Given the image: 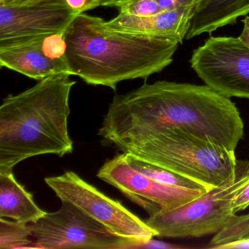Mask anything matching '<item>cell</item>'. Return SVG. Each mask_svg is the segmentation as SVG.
Returning a JSON list of instances; mask_svg holds the SVG:
<instances>
[{
  "instance_id": "1",
  "label": "cell",
  "mask_w": 249,
  "mask_h": 249,
  "mask_svg": "<svg viewBox=\"0 0 249 249\" xmlns=\"http://www.w3.org/2000/svg\"><path fill=\"white\" fill-rule=\"evenodd\" d=\"M165 128H180L235 151L244 123L230 98L208 86L157 81L124 94L109 106L98 135L116 146Z\"/></svg>"
},
{
  "instance_id": "2",
  "label": "cell",
  "mask_w": 249,
  "mask_h": 249,
  "mask_svg": "<svg viewBox=\"0 0 249 249\" xmlns=\"http://www.w3.org/2000/svg\"><path fill=\"white\" fill-rule=\"evenodd\" d=\"M71 75L116 91L119 83L146 79L173 62L176 39L112 30L99 17L77 15L65 32Z\"/></svg>"
},
{
  "instance_id": "3",
  "label": "cell",
  "mask_w": 249,
  "mask_h": 249,
  "mask_svg": "<svg viewBox=\"0 0 249 249\" xmlns=\"http://www.w3.org/2000/svg\"><path fill=\"white\" fill-rule=\"evenodd\" d=\"M66 73L52 75L17 94L0 107V173L32 157L71 154L68 132L70 95L76 84Z\"/></svg>"
},
{
  "instance_id": "4",
  "label": "cell",
  "mask_w": 249,
  "mask_h": 249,
  "mask_svg": "<svg viewBox=\"0 0 249 249\" xmlns=\"http://www.w3.org/2000/svg\"><path fill=\"white\" fill-rule=\"evenodd\" d=\"M116 147L187 178L208 191L224 184L236 173L234 151L180 128H165Z\"/></svg>"
},
{
  "instance_id": "5",
  "label": "cell",
  "mask_w": 249,
  "mask_h": 249,
  "mask_svg": "<svg viewBox=\"0 0 249 249\" xmlns=\"http://www.w3.org/2000/svg\"><path fill=\"white\" fill-rule=\"evenodd\" d=\"M249 183V160L237 161L235 175L224 184L182 206L151 215L145 222L160 237L183 238L215 234L234 214V198Z\"/></svg>"
},
{
  "instance_id": "6",
  "label": "cell",
  "mask_w": 249,
  "mask_h": 249,
  "mask_svg": "<svg viewBox=\"0 0 249 249\" xmlns=\"http://www.w3.org/2000/svg\"><path fill=\"white\" fill-rule=\"evenodd\" d=\"M45 182L62 202L76 207L117 235L141 241L158 236L145 221L74 172L46 178Z\"/></svg>"
},
{
  "instance_id": "7",
  "label": "cell",
  "mask_w": 249,
  "mask_h": 249,
  "mask_svg": "<svg viewBox=\"0 0 249 249\" xmlns=\"http://www.w3.org/2000/svg\"><path fill=\"white\" fill-rule=\"evenodd\" d=\"M62 203L60 209L30 224L33 249H132L138 241L117 235L76 207Z\"/></svg>"
},
{
  "instance_id": "8",
  "label": "cell",
  "mask_w": 249,
  "mask_h": 249,
  "mask_svg": "<svg viewBox=\"0 0 249 249\" xmlns=\"http://www.w3.org/2000/svg\"><path fill=\"white\" fill-rule=\"evenodd\" d=\"M190 64L218 94L249 100V46L240 37H210L194 51Z\"/></svg>"
},
{
  "instance_id": "9",
  "label": "cell",
  "mask_w": 249,
  "mask_h": 249,
  "mask_svg": "<svg viewBox=\"0 0 249 249\" xmlns=\"http://www.w3.org/2000/svg\"><path fill=\"white\" fill-rule=\"evenodd\" d=\"M76 16L66 0H0V47L65 31Z\"/></svg>"
},
{
  "instance_id": "10",
  "label": "cell",
  "mask_w": 249,
  "mask_h": 249,
  "mask_svg": "<svg viewBox=\"0 0 249 249\" xmlns=\"http://www.w3.org/2000/svg\"><path fill=\"white\" fill-rule=\"evenodd\" d=\"M97 176L119 189L145 210L149 216L178 208L208 192L170 186L153 180L132 168L124 152L106 161Z\"/></svg>"
},
{
  "instance_id": "11",
  "label": "cell",
  "mask_w": 249,
  "mask_h": 249,
  "mask_svg": "<svg viewBox=\"0 0 249 249\" xmlns=\"http://www.w3.org/2000/svg\"><path fill=\"white\" fill-rule=\"evenodd\" d=\"M195 8H176L151 17H141L120 13L106 26L123 33L176 39L183 43L189 31Z\"/></svg>"
},
{
  "instance_id": "12",
  "label": "cell",
  "mask_w": 249,
  "mask_h": 249,
  "mask_svg": "<svg viewBox=\"0 0 249 249\" xmlns=\"http://www.w3.org/2000/svg\"><path fill=\"white\" fill-rule=\"evenodd\" d=\"M43 36L0 47L1 67L37 81L58 74L71 75L68 65L51 60L45 56L41 47Z\"/></svg>"
},
{
  "instance_id": "13",
  "label": "cell",
  "mask_w": 249,
  "mask_h": 249,
  "mask_svg": "<svg viewBox=\"0 0 249 249\" xmlns=\"http://www.w3.org/2000/svg\"><path fill=\"white\" fill-rule=\"evenodd\" d=\"M249 14V0H199L191 20L186 40L235 24Z\"/></svg>"
},
{
  "instance_id": "14",
  "label": "cell",
  "mask_w": 249,
  "mask_h": 249,
  "mask_svg": "<svg viewBox=\"0 0 249 249\" xmlns=\"http://www.w3.org/2000/svg\"><path fill=\"white\" fill-rule=\"evenodd\" d=\"M46 214L32 194L16 180L13 172L0 173V218L32 224Z\"/></svg>"
},
{
  "instance_id": "15",
  "label": "cell",
  "mask_w": 249,
  "mask_h": 249,
  "mask_svg": "<svg viewBox=\"0 0 249 249\" xmlns=\"http://www.w3.org/2000/svg\"><path fill=\"white\" fill-rule=\"evenodd\" d=\"M124 153L126 161L132 168L153 180H157L164 184L170 185V186H178V187L185 188V189L208 191L205 186L187 178L183 177L170 170L144 161L129 153Z\"/></svg>"
},
{
  "instance_id": "16",
  "label": "cell",
  "mask_w": 249,
  "mask_h": 249,
  "mask_svg": "<svg viewBox=\"0 0 249 249\" xmlns=\"http://www.w3.org/2000/svg\"><path fill=\"white\" fill-rule=\"evenodd\" d=\"M30 224L0 218V249H33Z\"/></svg>"
},
{
  "instance_id": "17",
  "label": "cell",
  "mask_w": 249,
  "mask_h": 249,
  "mask_svg": "<svg viewBox=\"0 0 249 249\" xmlns=\"http://www.w3.org/2000/svg\"><path fill=\"white\" fill-rule=\"evenodd\" d=\"M249 237V214L237 215L233 214L225 225L214 234L208 249H224L227 245Z\"/></svg>"
},
{
  "instance_id": "18",
  "label": "cell",
  "mask_w": 249,
  "mask_h": 249,
  "mask_svg": "<svg viewBox=\"0 0 249 249\" xmlns=\"http://www.w3.org/2000/svg\"><path fill=\"white\" fill-rule=\"evenodd\" d=\"M65 32H58L43 36L42 38L41 47L46 57L54 62H60L68 65V45L65 40Z\"/></svg>"
},
{
  "instance_id": "19",
  "label": "cell",
  "mask_w": 249,
  "mask_h": 249,
  "mask_svg": "<svg viewBox=\"0 0 249 249\" xmlns=\"http://www.w3.org/2000/svg\"><path fill=\"white\" fill-rule=\"evenodd\" d=\"M119 8L120 13L136 17H151L161 13L156 0H126Z\"/></svg>"
},
{
  "instance_id": "20",
  "label": "cell",
  "mask_w": 249,
  "mask_h": 249,
  "mask_svg": "<svg viewBox=\"0 0 249 249\" xmlns=\"http://www.w3.org/2000/svg\"><path fill=\"white\" fill-rule=\"evenodd\" d=\"M161 12L176 8H196L199 0H156Z\"/></svg>"
},
{
  "instance_id": "21",
  "label": "cell",
  "mask_w": 249,
  "mask_h": 249,
  "mask_svg": "<svg viewBox=\"0 0 249 249\" xmlns=\"http://www.w3.org/2000/svg\"><path fill=\"white\" fill-rule=\"evenodd\" d=\"M77 15L100 6V0H66Z\"/></svg>"
},
{
  "instance_id": "22",
  "label": "cell",
  "mask_w": 249,
  "mask_h": 249,
  "mask_svg": "<svg viewBox=\"0 0 249 249\" xmlns=\"http://www.w3.org/2000/svg\"><path fill=\"white\" fill-rule=\"evenodd\" d=\"M249 207V183L235 196L233 202V213L244 211Z\"/></svg>"
},
{
  "instance_id": "23",
  "label": "cell",
  "mask_w": 249,
  "mask_h": 249,
  "mask_svg": "<svg viewBox=\"0 0 249 249\" xmlns=\"http://www.w3.org/2000/svg\"><path fill=\"white\" fill-rule=\"evenodd\" d=\"M175 248H180L179 246H173L169 243L164 242L157 241L152 239L145 241H137L135 244L132 246V249H175Z\"/></svg>"
},
{
  "instance_id": "24",
  "label": "cell",
  "mask_w": 249,
  "mask_h": 249,
  "mask_svg": "<svg viewBox=\"0 0 249 249\" xmlns=\"http://www.w3.org/2000/svg\"><path fill=\"white\" fill-rule=\"evenodd\" d=\"M242 22L243 24V28L240 37L249 46V17H246Z\"/></svg>"
},
{
  "instance_id": "25",
  "label": "cell",
  "mask_w": 249,
  "mask_h": 249,
  "mask_svg": "<svg viewBox=\"0 0 249 249\" xmlns=\"http://www.w3.org/2000/svg\"><path fill=\"white\" fill-rule=\"evenodd\" d=\"M249 249V237L244 239V240H240V241L227 245V246L224 248V249Z\"/></svg>"
},
{
  "instance_id": "26",
  "label": "cell",
  "mask_w": 249,
  "mask_h": 249,
  "mask_svg": "<svg viewBox=\"0 0 249 249\" xmlns=\"http://www.w3.org/2000/svg\"><path fill=\"white\" fill-rule=\"evenodd\" d=\"M126 0H100V6H113L119 8Z\"/></svg>"
}]
</instances>
